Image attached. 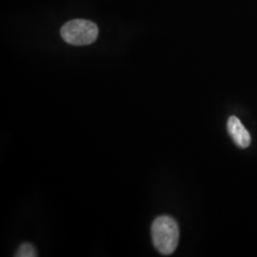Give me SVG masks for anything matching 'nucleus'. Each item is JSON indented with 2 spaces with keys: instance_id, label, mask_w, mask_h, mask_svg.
Masks as SVG:
<instances>
[{
  "instance_id": "1",
  "label": "nucleus",
  "mask_w": 257,
  "mask_h": 257,
  "mask_svg": "<svg viewBox=\"0 0 257 257\" xmlns=\"http://www.w3.org/2000/svg\"><path fill=\"white\" fill-rule=\"evenodd\" d=\"M179 227L171 216L161 215L152 225V239L155 248L164 255L175 252L179 242Z\"/></svg>"
},
{
  "instance_id": "2",
  "label": "nucleus",
  "mask_w": 257,
  "mask_h": 257,
  "mask_svg": "<svg viewBox=\"0 0 257 257\" xmlns=\"http://www.w3.org/2000/svg\"><path fill=\"white\" fill-rule=\"evenodd\" d=\"M98 36V28L92 21L75 19L61 28V37L65 42L74 46L92 44Z\"/></svg>"
},
{
  "instance_id": "3",
  "label": "nucleus",
  "mask_w": 257,
  "mask_h": 257,
  "mask_svg": "<svg viewBox=\"0 0 257 257\" xmlns=\"http://www.w3.org/2000/svg\"><path fill=\"white\" fill-rule=\"evenodd\" d=\"M227 127L232 141L239 148L245 149L249 146L251 141L250 135L236 116H230L228 120Z\"/></svg>"
},
{
  "instance_id": "4",
  "label": "nucleus",
  "mask_w": 257,
  "mask_h": 257,
  "mask_svg": "<svg viewBox=\"0 0 257 257\" xmlns=\"http://www.w3.org/2000/svg\"><path fill=\"white\" fill-rule=\"evenodd\" d=\"M16 256L36 257L37 256V249L30 243H23L19 246Z\"/></svg>"
}]
</instances>
